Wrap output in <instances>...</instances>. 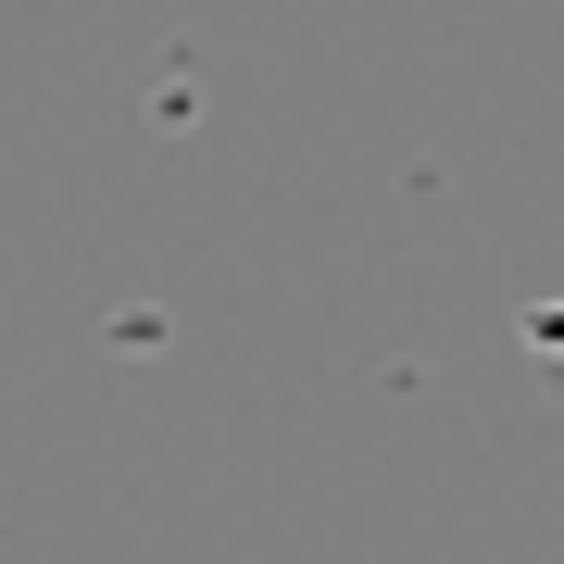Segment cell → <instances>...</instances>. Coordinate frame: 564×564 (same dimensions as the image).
I'll list each match as a JSON object with an SVG mask.
<instances>
[]
</instances>
